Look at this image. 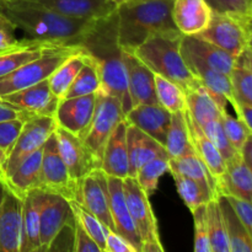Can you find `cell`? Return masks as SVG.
Listing matches in <instances>:
<instances>
[{
  "label": "cell",
  "mask_w": 252,
  "mask_h": 252,
  "mask_svg": "<svg viewBox=\"0 0 252 252\" xmlns=\"http://www.w3.org/2000/svg\"><path fill=\"white\" fill-rule=\"evenodd\" d=\"M79 46L96 62L100 71L101 93L116 96L122 103L125 115L132 108L128 91L127 68L123 59V49L118 43L116 11L105 19L94 22L84 34Z\"/></svg>",
  "instance_id": "cell-1"
},
{
  "label": "cell",
  "mask_w": 252,
  "mask_h": 252,
  "mask_svg": "<svg viewBox=\"0 0 252 252\" xmlns=\"http://www.w3.org/2000/svg\"><path fill=\"white\" fill-rule=\"evenodd\" d=\"M30 38L79 44L95 21L63 16L34 0L5 1L0 7Z\"/></svg>",
  "instance_id": "cell-2"
},
{
  "label": "cell",
  "mask_w": 252,
  "mask_h": 252,
  "mask_svg": "<svg viewBox=\"0 0 252 252\" xmlns=\"http://www.w3.org/2000/svg\"><path fill=\"white\" fill-rule=\"evenodd\" d=\"M174 0H129L116 9L118 43L133 52L152 36L177 30L171 17Z\"/></svg>",
  "instance_id": "cell-3"
},
{
  "label": "cell",
  "mask_w": 252,
  "mask_h": 252,
  "mask_svg": "<svg viewBox=\"0 0 252 252\" xmlns=\"http://www.w3.org/2000/svg\"><path fill=\"white\" fill-rule=\"evenodd\" d=\"M182 37L184 34L179 30L154 34L139 44L133 53L153 73L165 76L187 90L201 81L194 76L182 56Z\"/></svg>",
  "instance_id": "cell-4"
},
{
  "label": "cell",
  "mask_w": 252,
  "mask_h": 252,
  "mask_svg": "<svg viewBox=\"0 0 252 252\" xmlns=\"http://www.w3.org/2000/svg\"><path fill=\"white\" fill-rule=\"evenodd\" d=\"M80 48L79 44H62L16 70L0 76V97L47 80L71 53Z\"/></svg>",
  "instance_id": "cell-5"
},
{
  "label": "cell",
  "mask_w": 252,
  "mask_h": 252,
  "mask_svg": "<svg viewBox=\"0 0 252 252\" xmlns=\"http://www.w3.org/2000/svg\"><path fill=\"white\" fill-rule=\"evenodd\" d=\"M251 19L252 16L213 10L208 27L194 36L216 44L236 58L250 46Z\"/></svg>",
  "instance_id": "cell-6"
},
{
  "label": "cell",
  "mask_w": 252,
  "mask_h": 252,
  "mask_svg": "<svg viewBox=\"0 0 252 252\" xmlns=\"http://www.w3.org/2000/svg\"><path fill=\"white\" fill-rule=\"evenodd\" d=\"M123 191L142 244V252H164L159 225L149 196L143 191L135 177L123 179Z\"/></svg>",
  "instance_id": "cell-7"
},
{
  "label": "cell",
  "mask_w": 252,
  "mask_h": 252,
  "mask_svg": "<svg viewBox=\"0 0 252 252\" xmlns=\"http://www.w3.org/2000/svg\"><path fill=\"white\" fill-rule=\"evenodd\" d=\"M123 120H126V115L121 101L116 96L98 93L93 120L81 139L96 158L100 166L106 143Z\"/></svg>",
  "instance_id": "cell-8"
},
{
  "label": "cell",
  "mask_w": 252,
  "mask_h": 252,
  "mask_svg": "<svg viewBox=\"0 0 252 252\" xmlns=\"http://www.w3.org/2000/svg\"><path fill=\"white\" fill-rule=\"evenodd\" d=\"M56 118L51 116H31L24 123L16 142L7 154L5 180L26 157L43 148L57 128Z\"/></svg>",
  "instance_id": "cell-9"
},
{
  "label": "cell",
  "mask_w": 252,
  "mask_h": 252,
  "mask_svg": "<svg viewBox=\"0 0 252 252\" xmlns=\"http://www.w3.org/2000/svg\"><path fill=\"white\" fill-rule=\"evenodd\" d=\"M24 197L0 179V252H20Z\"/></svg>",
  "instance_id": "cell-10"
},
{
  "label": "cell",
  "mask_w": 252,
  "mask_h": 252,
  "mask_svg": "<svg viewBox=\"0 0 252 252\" xmlns=\"http://www.w3.org/2000/svg\"><path fill=\"white\" fill-rule=\"evenodd\" d=\"M42 189L61 194L73 201L78 194V182L71 179L58 149L56 134H52L42 152Z\"/></svg>",
  "instance_id": "cell-11"
},
{
  "label": "cell",
  "mask_w": 252,
  "mask_h": 252,
  "mask_svg": "<svg viewBox=\"0 0 252 252\" xmlns=\"http://www.w3.org/2000/svg\"><path fill=\"white\" fill-rule=\"evenodd\" d=\"M81 206L93 213L101 223L113 230L110 211L108 176L98 167L78 181L76 199Z\"/></svg>",
  "instance_id": "cell-12"
},
{
  "label": "cell",
  "mask_w": 252,
  "mask_h": 252,
  "mask_svg": "<svg viewBox=\"0 0 252 252\" xmlns=\"http://www.w3.org/2000/svg\"><path fill=\"white\" fill-rule=\"evenodd\" d=\"M73 218L69 199L43 189L39 209L41 252L51 250L56 239Z\"/></svg>",
  "instance_id": "cell-13"
},
{
  "label": "cell",
  "mask_w": 252,
  "mask_h": 252,
  "mask_svg": "<svg viewBox=\"0 0 252 252\" xmlns=\"http://www.w3.org/2000/svg\"><path fill=\"white\" fill-rule=\"evenodd\" d=\"M54 134L58 143L61 157L71 179L78 182L91 171L100 167L96 158L80 137L59 126H57Z\"/></svg>",
  "instance_id": "cell-14"
},
{
  "label": "cell",
  "mask_w": 252,
  "mask_h": 252,
  "mask_svg": "<svg viewBox=\"0 0 252 252\" xmlns=\"http://www.w3.org/2000/svg\"><path fill=\"white\" fill-rule=\"evenodd\" d=\"M96 101L97 94L62 98L54 115L57 125L83 138L93 120Z\"/></svg>",
  "instance_id": "cell-15"
},
{
  "label": "cell",
  "mask_w": 252,
  "mask_h": 252,
  "mask_svg": "<svg viewBox=\"0 0 252 252\" xmlns=\"http://www.w3.org/2000/svg\"><path fill=\"white\" fill-rule=\"evenodd\" d=\"M123 59L127 68L128 91L132 107L159 103L155 93L154 73L133 52L123 49Z\"/></svg>",
  "instance_id": "cell-16"
},
{
  "label": "cell",
  "mask_w": 252,
  "mask_h": 252,
  "mask_svg": "<svg viewBox=\"0 0 252 252\" xmlns=\"http://www.w3.org/2000/svg\"><path fill=\"white\" fill-rule=\"evenodd\" d=\"M182 56H184L187 65L191 69L192 73L194 74V76L212 94L216 102L218 103L219 108L223 112L226 111L228 103H230L231 106L235 103L236 100L234 97L230 75H226V74L211 68V66H208L206 63H203V62H201L196 57L191 56V54L182 52Z\"/></svg>",
  "instance_id": "cell-17"
},
{
  "label": "cell",
  "mask_w": 252,
  "mask_h": 252,
  "mask_svg": "<svg viewBox=\"0 0 252 252\" xmlns=\"http://www.w3.org/2000/svg\"><path fill=\"white\" fill-rule=\"evenodd\" d=\"M1 98L22 108L31 116H51V117H54L61 101L51 90L48 79L9 95L1 96Z\"/></svg>",
  "instance_id": "cell-18"
},
{
  "label": "cell",
  "mask_w": 252,
  "mask_h": 252,
  "mask_svg": "<svg viewBox=\"0 0 252 252\" xmlns=\"http://www.w3.org/2000/svg\"><path fill=\"white\" fill-rule=\"evenodd\" d=\"M108 192H110V211L113 223V231L129 241L138 252H142L139 234L130 216L129 208L123 191V179L108 176Z\"/></svg>",
  "instance_id": "cell-19"
},
{
  "label": "cell",
  "mask_w": 252,
  "mask_h": 252,
  "mask_svg": "<svg viewBox=\"0 0 252 252\" xmlns=\"http://www.w3.org/2000/svg\"><path fill=\"white\" fill-rule=\"evenodd\" d=\"M62 44L66 43L30 38V37L17 39L11 46L0 49V76L16 70L20 66L39 58L46 52L52 51Z\"/></svg>",
  "instance_id": "cell-20"
},
{
  "label": "cell",
  "mask_w": 252,
  "mask_h": 252,
  "mask_svg": "<svg viewBox=\"0 0 252 252\" xmlns=\"http://www.w3.org/2000/svg\"><path fill=\"white\" fill-rule=\"evenodd\" d=\"M213 9L207 0H174L171 17L184 36L201 33L211 22Z\"/></svg>",
  "instance_id": "cell-21"
},
{
  "label": "cell",
  "mask_w": 252,
  "mask_h": 252,
  "mask_svg": "<svg viewBox=\"0 0 252 252\" xmlns=\"http://www.w3.org/2000/svg\"><path fill=\"white\" fill-rule=\"evenodd\" d=\"M171 115V112L159 103H148L130 108L126 113V120L165 147Z\"/></svg>",
  "instance_id": "cell-22"
},
{
  "label": "cell",
  "mask_w": 252,
  "mask_h": 252,
  "mask_svg": "<svg viewBox=\"0 0 252 252\" xmlns=\"http://www.w3.org/2000/svg\"><path fill=\"white\" fill-rule=\"evenodd\" d=\"M48 9L75 20L97 21L116 11L117 6L110 0H34Z\"/></svg>",
  "instance_id": "cell-23"
},
{
  "label": "cell",
  "mask_w": 252,
  "mask_h": 252,
  "mask_svg": "<svg viewBox=\"0 0 252 252\" xmlns=\"http://www.w3.org/2000/svg\"><path fill=\"white\" fill-rule=\"evenodd\" d=\"M127 126L123 120L116 127L106 143L100 169L107 176L126 179L129 176V159L127 148Z\"/></svg>",
  "instance_id": "cell-24"
},
{
  "label": "cell",
  "mask_w": 252,
  "mask_h": 252,
  "mask_svg": "<svg viewBox=\"0 0 252 252\" xmlns=\"http://www.w3.org/2000/svg\"><path fill=\"white\" fill-rule=\"evenodd\" d=\"M127 148L130 177H135L138 170L149 160L160 155H169L164 145L129 122L127 126Z\"/></svg>",
  "instance_id": "cell-25"
},
{
  "label": "cell",
  "mask_w": 252,
  "mask_h": 252,
  "mask_svg": "<svg viewBox=\"0 0 252 252\" xmlns=\"http://www.w3.org/2000/svg\"><path fill=\"white\" fill-rule=\"evenodd\" d=\"M185 116H186L187 125H189V135H191V142L192 145H193L194 153L204 162L207 169L209 170L214 181H216L217 191H218L219 184H220L221 179H223L224 174L226 171L225 159L220 154V152L217 149L216 145L204 135L198 123L191 117L187 110H185Z\"/></svg>",
  "instance_id": "cell-26"
},
{
  "label": "cell",
  "mask_w": 252,
  "mask_h": 252,
  "mask_svg": "<svg viewBox=\"0 0 252 252\" xmlns=\"http://www.w3.org/2000/svg\"><path fill=\"white\" fill-rule=\"evenodd\" d=\"M42 189H31L24 197L22 229L20 252H41V209Z\"/></svg>",
  "instance_id": "cell-27"
},
{
  "label": "cell",
  "mask_w": 252,
  "mask_h": 252,
  "mask_svg": "<svg viewBox=\"0 0 252 252\" xmlns=\"http://www.w3.org/2000/svg\"><path fill=\"white\" fill-rule=\"evenodd\" d=\"M181 51L196 57L208 66L226 75H230L235 63V58L228 52L197 36L182 37Z\"/></svg>",
  "instance_id": "cell-28"
},
{
  "label": "cell",
  "mask_w": 252,
  "mask_h": 252,
  "mask_svg": "<svg viewBox=\"0 0 252 252\" xmlns=\"http://www.w3.org/2000/svg\"><path fill=\"white\" fill-rule=\"evenodd\" d=\"M218 194L236 197L252 204V172L241 154L226 162V171L219 184Z\"/></svg>",
  "instance_id": "cell-29"
},
{
  "label": "cell",
  "mask_w": 252,
  "mask_h": 252,
  "mask_svg": "<svg viewBox=\"0 0 252 252\" xmlns=\"http://www.w3.org/2000/svg\"><path fill=\"white\" fill-rule=\"evenodd\" d=\"M42 152L43 148L25 158L6 177L7 184L20 196L25 197L31 189H42Z\"/></svg>",
  "instance_id": "cell-30"
},
{
  "label": "cell",
  "mask_w": 252,
  "mask_h": 252,
  "mask_svg": "<svg viewBox=\"0 0 252 252\" xmlns=\"http://www.w3.org/2000/svg\"><path fill=\"white\" fill-rule=\"evenodd\" d=\"M169 172L182 175V176L194 180L209 193L213 194L214 197H218L216 181L204 162L197 157L196 153L181 158H170Z\"/></svg>",
  "instance_id": "cell-31"
},
{
  "label": "cell",
  "mask_w": 252,
  "mask_h": 252,
  "mask_svg": "<svg viewBox=\"0 0 252 252\" xmlns=\"http://www.w3.org/2000/svg\"><path fill=\"white\" fill-rule=\"evenodd\" d=\"M185 94H186L187 103L186 110L199 126L209 121L221 118L223 111L219 108L212 94L201 83L193 88L185 90Z\"/></svg>",
  "instance_id": "cell-32"
},
{
  "label": "cell",
  "mask_w": 252,
  "mask_h": 252,
  "mask_svg": "<svg viewBox=\"0 0 252 252\" xmlns=\"http://www.w3.org/2000/svg\"><path fill=\"white\" fill-rule=\"evenodd\" d=\"M218 199L225 223L230 252H252V239L235 209L223 194L218 196Z\"/></svg>",
  "instance_id": "cell-33"
},
{
  "label": "cell",
  "mask_w": 252,
  "mask_h": 252,
  "mask_svg": "<svg viewBox=\"0 0 252 252\" xmlns=\"http://www.w3.org/2000/svg\"><path fill=\"white\" fill-rule=\"evenodd\" d=\"M230 79L235 100L252 106V49L250 46L235 58Z\"/></svg>",
  "instance_id": "cell-34"
},
{
  "label": "cell",
  "mask_w": 252,
  "mask_h": 252,
  "mask_svg": "<svg viewBox=\"0 0 252 252\" xmlns=\"http://www.w3.org/2000/svg\"><path fill=\"white\" fill-rule=\"evenodd\" d=\"M165 149L170 158H181L194 153L185 111L171 115V123L167 132Z\"/></svg>",
  "instance_id": "cell-35"
},
{
  "label": "cell",
  "mask_w": 252,
  "mask_h": 252,
  "mask_svg": "<svg viewBox=\"0 0 252 252\" xmlns=\"http://www.w3.org/2000/svg\"><path fill=\"white\" fill-rule=\"evenodd\" d=\"M85 57L86 52L81 47L80 49L71 53L48 78L51 90L53 91V94L59 100L64 97L66 90L70 88L71 83L74 81L75 76L78 75L79 70H80L84 62H85Z\"/></svg>",
  "instance_id": "cell-36"
},
{
  "label": "cell",
  "mask_w": 252,
  "mask_h": 252,
  "mask_svg": "<svg viewBox=\"0 0 252 252\" xmlns=\"http://www.w3.org/2000/svg\"><path fill=\"white\" fill-rule=\"evenodd\" d=\"M101 90H102V81H101L97 64L86 53L83 66H81L78 75L75 76L74 81L71 83L70 88L66 90L63 98L98 94L101 93Z\"/></svg>",
  "instance_id": "cell-37"
},
{
  "label": "cell",
  "mask_w": 252,
  "mask_h": 252,
  "mask_svg": "<svg viewBox=\"0 0 252 252\" xmlns=\"http://www.w3.org/2000/svg\"><path fill=\"white\" fill-rule=\"evenodd\" d=\"M206 211L209 244H211L212 252H230L225 223H224L218 197L211 199L206 204Z\"/></svg>",
  "instance_id": "cell-38"
},
{
  "label": "cell",
  "mask_w": 252,
  "mask_h": 252,
  "mask_svg": "<svg viewBox=\"0 0 252 252\" xmlns=\"http://www.w3.org/2000/svg\"><path fill=\"white\" fill-rule=\"evenodd\" d=\"M155 93L158 102L169 112L175 113L185 111L187 108L186 94L182 86L165 76L154 73Z\"/></svg>",
  "instance_id": "cell-39"
},
{
  "label": "cell",
  "mask_w": 252,
  "mask_h": 252,
  "mask_svg": "<svg viewBox=\"0 0 252 252\" xmlns=\"http://www.w3.org/2000/svg\"><path fill=\"white\" fill-rule=\"evenodd\" d=\"M169 155H160L145 162L139 170H138L135 179L138 184L142 187L143 191L152 196L157 192L159 181L166 172H169Z\"/></svg>",
  "instance_id": "cell-40"
},
{
  "label": "cell",
  "mask_w": 252,
  "mask_h": 252,
  "mask_svg": "<svg viewBox=\"0 0 252 252\" xmlns=\"http://www.w3.org/2000/svg\"><path fill=\"white\" fill-rule=\"evenodd\" d=\"M171 175L175 181V185H176V189L180 197L185 202L187 208L191 211V213L196 208L203 206V204H207L211 199L216 198L213 194L209 193L206 189H203L194 180H191L189 177H185L179 174Z\"/></svg>",
  "instance_id": "cell-41"
},
{
  "label": "cell",
  "mask_w": 252,
  "mask_h": 252,
  "mask_svg": "<svg viewBox=\"0 0 252 252\" xmlns=\"http://www.w3.org/2000/svg\"><path fill=\"white\" fill-rule=\"evenodd\" d=\"M73 212V217L76 221H79L81 226L86 230V233L94 239L97 246L100 248L101 252H105L106 248V228L93 213L88 211L84 206H81L78 201H69Z\"/></svg>",
  "instance_id": "cell-42"
},
{
  "label": "cell",
  "mask_w": 252,
  "mask_h": 252,
  "mask_svg": "<svg viewBox=\"0 0 252 252\" xmlns=\"http://www.w3.org/2000/svg\"><path fill=\"white\" fill-rule=\"evenodd\" d=\"M199 127H201L204 135H206V137L216 145L217 149L220 152V154L223 155V158L225 159L226 162L233 160L234 158H236L240 154V153L236 152V150L234 149V147L230 144V142H229L228 137H226L225 132H224L223 125H221V118L209 121V122L204 123V125L199 126Z\"/></svg>",
  "instance_id": "cell-43"
},
{
  "label": "cell",
  "mask_w": 252,
  "mask_h": 252,
  "mask_svg": "<svg viewBox=\"0 0 252 252\" xmlns=\"http://www.w3.org/2000/svg\"><path fill=\"white\" fill-rule=\"evenodd\" d=\"M221 125H223L224 132H225L230 144L233 145L236 152L240 153L249 135L251 134L249 128L240 118L229 115L228 111L221 113Z\"/></svg>",
  "instance_id": "cell-44"
},
{
  "label": "cell",
  "mask_w": 252,
  "mask_h": 252,
  "mask_svg": "<svg viewBox=\"0 0 252 252\" xmlns=\"http://www.w3.org/2000/svg\"><path fill=\"white\" fill-rule=\"evenodd\" d=\"M194 225V252H212L209 244L208 225H207V211L206 204L198 207L192 212Z\"/></svg>",
  "instance_id": "cell-45"
},
{
  "label": "cell",
  "mask_w": 252,
  "mask_h": 252,
  "mask_svg": "<svg viewBox=\"0 0 252 252\" xmlns=\"http://www.w3.org/2000/svg\"><path fill=\"white\" fill-rule=\"evenodd\" d=\"M26 120L17 118V120L4 121L0 122V148L9 154L12 145L16 142L20 132H21L24 123Z\"/></svg>",
  "instance_id": "cell-46"
},
{
  "label": "cell",
  "mask_w": 252,
  "mask_h": 252,
  "mask_svg": "<svg viewBox=\"0 0 252 252\" xmlns=\"http://www.w3.org/2000/svg\"><path fill=\"white\" fill-rule=\"evenodd\" d=\"M214 11L252 16V0H207Z\"/></svg>",
  "instance_id": "cell-47"
},
{
  "label": "cell",
  "mask_w": 252,
  "mask_h": 252,
  "mask_svg": "<svg viewBox=\"0 0 252 252\" xmlns=\"http://www.w3.org/2000/svg\"><path fill=\"white\" fill-rule=\"evenodd\" d=\"M73 229H74V240L71 250L74 252H101L97 244L94 241V239L86 233L85 229L73 219Z\"/></svg>",
  "instance_id": "cell-48"
},
{
  "label": "cell",
  "mask_w": 252,
  "mask_h": 252,
  "mask_svg": "<svg viewBox=\"0 0 252 252\" xmlns=\"http://www.w3.org/2000/svg\"><path fill=\"white\" fill-rule=\"evenodd\" d=\"M16 30L14 21L0 10V49L6 48L17 41Z\"/></svg>",
  "instance_id": "cell-49"
},
{
  "label": "cell",
  "mask_w": 252,
  "mask_h": 252,
  "mask_svg": "<svg viewBox=\"0 0 252 252\" xmlns=\"http://www.w3.org/2000/svg\"><path fill=\"white\" fill-rule=\"evenodd\" d=\"M105 241V252H138L129 241L110 228H106Z\"/></svg>",
  "instance_id": "cell-50"
},
{
  "label": "cell",
  "mask_w": 252,
  "mask_h": 252,
  "mask_svg": "<svg viewBox=\"0 0 252 252\" xmlns=\"http://www.w3.org/2000/svg\"><path fill=\"white\" fill-rule=\"evenodd\" d=\"M225 197L229 201V203L231 204V207L235 209L236 214H238L239 218L241 219V221L244 223L246 230L249 231V234H250L252 239V204L233 196H225Z\"/></svg>",
  "instance_id": "cell-51"
},
{
  "label": "cell",
  "mask_w": 252,
  "mask_h": 252,
  "mask_svg": "<svg viewBox=\"0 0 252 252\" xmlns=\"http://www.w3.org/2000/svg\"><path fill=\"white\" fill-rule=\"evenodd\" d=\"M29 117H31V115L27 113L26 111H24L22 108L17 107V106L12 105L9 101H5L0 97V122L17 120V118L27 120Z\"/></svg>",
  "instance_id": "cell-52"
},
{
  "label": "cell",
  "mask_w": 252,
  "mask_h": 252,
  "mask_svg": "<svg viewBox=\"0 0 252 252\" xmlns=\"http://www.w3.org/2000/svg\"><path fill=\"white\" fill-rule=\"evenodd\" d=\"M233 107L235 110L238 117L245 123L246 127L249 128V130H250L252 134V106L248 105V103L235 101Z\"/></svg>",
  "instance_id": "cell-53"
},
{
  "label": "cell",
  "mask_w": 252,
  "mask_h": 252,
  "mask_svg": "<svg viewBox=\"0 0 252 252\" xmlns=\"http://www.w3.org/2000/svg\"><path fill=\"white\" fill-rule=\"evenodd\" d=\"M240 154H241V158H243V160L245 161V164L248 165V167L252 172V134L249 135L248 140H246L245 144H244Z\"/></svg>",
  "instance_id": "cell-54"
},
{
  "label": "cell",
  "mask_w": 252,
  "mask_h": 252,
  "mask_svg": "<svg viewBox=\"0 0 252 252\" xmlns=\"http://www.w3.org/2000/svg\"><path fill=\"white\" fill-rule=\"evenodd\" d=\"M7 154L0 148V179H5V164H6Z\"/></svg>",
  "instance_id": "cell-55"
},
{
  "label": "cell",
  "mask_w": 252,
  "mask_h": 252,
  "mask_svg": "<svg viewBox=\"0 0 252 252\" xmlns=\"http://www.w3.org/2000/svg\"><path fill=\"white\" fill-rule=\"evenodd\" d=\"M110 1H112V2H113V4H115V5H116V6H120V5L125 4V2L129 1V0H110Z\"/></svg>",
  "instance_id": "cell-56"
},
{
  "label": "cell",
  "mask_w": 252,
  "mask_h": 252,
  "mask_svg": "<svg viewBox=\"0 0 252 252\" xmlns=\"http://www.w3.org/2000/svg\"><path fill=\"white\" fill-rule=\"evenodd\" d=\"M250 47L252 49V19H251V38H250Z\"/></svg>",
  "instance_id": "cell-57"
},
{
  "label": "cell",
  "mask_w": 252,
  "mask_h": 252,
  "mask_svg": "<svg viewBox=\"0 0 252 252\" xmlns=\"http://www.w3.org/2000/svg\"><path fill=\"white\" fill-rule=\"evenodd\" d=\"M5 1H19V0H4V2ZM4 2H2V4H4Z\"/></svg>",
  "instance_id": "cell-58"
},
{
  "label": "cell",
  "mask_w": 252,
  "mask_h": 252,
  "mask_svg": "<svg viewBox=\"0 0 252 252\" xmlns=\"http://www.w3.org/2000/svg\"><path fill=\"white\" fill-rule=\"evenodd\" d=\"M2 2H4V0H0V7H1V5H2Z\"/></svg>",
  "instance_id": "cell-59"
}]
</instances>
